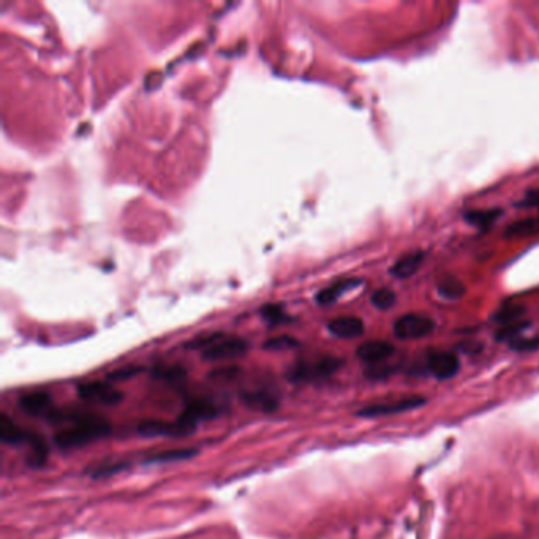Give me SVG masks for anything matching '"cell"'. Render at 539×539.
Instances as JSON below:
<instances>
[{
	"label": "cell",
	"mask_w": 539,
	"mask_h": 539,
	"mask_svg": "<svg viewBox=\"0 0 539 539\" xmlns=\"http://www.w3.org/2000/svg\"><path fill=\"white\" fill-rule=\"evenodd\" d=\"M64 421H70L73 426L56 433L54 442L62 449L86 446V444L108 435L111 431L106 421L93 415L70 413L64 415Z\"/></svg>",
	"instance_id": "cell-1"
},
{
	"label": "cell",
	"mask_w": 539,
	"mask_h": 539,
	"mask_svg": "<svg viewBox=\"0 0 539 539\" xmlns=\"http://www.w3.org/2000/svg\"><path fill=\"white\" fill-rule=\"evenodd\" d=\"M196 431V424L179 416L176 421H144L138 426V433L146 438L171 437L184 438Z\"/></svg>",
	"instance_id": "cell-2"
},
{
	"label": "cell",
	"mask_w": 539,
	"mask_h": 539,
	"mask_svg": "<svg viewBox=\"0 0 539 539\" xmlns=\"http://www.w3.org/2000/svg\"><path fill=\"white\" fill-rule=\"evenodd\" d=\"M342 366L343 361L337 359V357H323V359L313 362H299L290 372L288 378L293 379V381H316V379L332 375Z\"/></svg>",
	"instance_id": "cell-3"
},
{
	"label": "cell",
	"mask_w": 539,
	"mask_h": 539,
	"mask_svg": "<svg viewBox=\"0 0 539 539\" xmlns=\"http://www.w3.org/2000/svg\"><path fill=\"white\" fill-rule=\"evenodd\" d=\"M435 323L427 315H417V313H408L399 318L394 324V334L400 340H416L427 337L433 332Z\"/></svg>",
	"instance_id": "cell-4"
},
{
	"label": "cell",
	"mask_w": 539,
	"mask_h": 539,
	"mask_svg": "<svg viewBox=\"0 0 539 539\" xmlns=\"http://www.w3.org/2000/svg\"><path fill=\"white\" fill-rule=\"evenodd\" d=\"M426 404V399L421 395H410V397H401L397 400L379 401V404L367 405L357 411V416L362 417H378L395 413H405V411L416 410Z\"/></svg>",
	"instance_id": "cell-5"
},
{
	"label": "cell",
	"mask_w": 539,
	"mask_h": 539,
	"mask_svg": "<svg viewBox=\"0 0 539 539\" xmlns=\"http://www.w3.org/2000/svg\"><path fill=\"white\" fill-rule=\"evenodd\" d=\"M249 343L240 337H225L222 335L216 343L202 351V357L207 361H225L234 359L247 353Z\"/></svg>",
	"instance_id": "cell-6"
},
{
	"label": "cell",
	"mask_w": 539,
	"mask_h": 539,
	"mask_svg": "<svg viewBox=\"0 0 539 539\" xmlns=\"http://www.w3.org/2000/svg\"><path fill=\"white\" fill-rule=\"evenodd\" d=\"M78 394L81 399L92 401V404L109 405V406L117 405L124 400V394L120 393L119 389H115L114 386H111V384L102 383V381L81 384L78 388Z\"/></svg>",
	"instance_id": "cell-7"
},
{
	"label": "cell",
	"mask_w": 539,
	"mask_h": 539,
	"mask_svg": "<svg viewBox=\"0 0 539 539\" xmlns=\"http://www.w3.org/2000/svg\"><path fill=\"white\" fill-rule=\"evenodd\" d=\"M427 367L431 373L438 379H449L455 377L460 368L459 357L449 351H435L428 356Z\"/></svg>",
	"instance_id": "cell-8"
},
{
	"label": "cell",
	"mask_w": 539,
	"mask_h": 539,
	"mask_svg": "<svg viewBox=\"0 0 539 539\" xmlns=\"http://www.w3.org/2000/svg\"><path fill=\"white\" fill-rule=\"evenodd\" d=\"M394 351L395 348L393 343L384 342V340H370V342L362 343L359 348H357L356 354L362 362L378 366L381 364L383 361L389 359V357L394 354Z\"/></svg>",
	"instance_id": "cell-9"
},
{
	"label": "cell",
	"mask_w": 539,
	"mask_h": 539,
	"mask_svg": "<svg viewBox=\"0 0 539 539\" xmlns=\"http://www.w3.org/2000/svg\"><path fill=\"white\" fill-rule=\"evenodd\" d=\"M19 406L24 413L30 416H49L53 413V400L51 395L46 393H30L26 394L19 400Z\"/></svg>",
	"instance_id": "cell-10"
},
{
	"label": "cell",
	"mask_w": 539,
	"mask_h": 539,
	"mask_svg": "<svg viewBox=\"0 0 539 539\" xmlns=\"http://www.w3.org/2000/svg\"><path fill=\"white\" fill-rule=\"evenodd\" d=\"M329 332L339 339H356L364 334V321L357 316H340L328 324Z\"/></svg>",
	"instance_id": "cell-11"
},
{
	"label": "cell",
	"mask_w": 539,
	"mask_h": 539,
	"mask_svg": "<svg viewBox=\"0 0 539 539\" xmlns=\"http://www.w3.org/2000/svg\"><path fill=\"white\" fill-rule=\"evenodd\" d=\"M218 415H220V408L216 404H212V401L205 399H193L187 404V406L184 408V413L180 416L196 424L198 421L214 419V417Z\"/></svg>",
	"instance_id": "cell-12"
},
{
	"label": "cell",
	"mask_w": 539,
	"mask_h": 539,
	"mask_svg": "<svg viewBox=\"0 0 539 539\" xmlns=\"http://www.w3.org/2000/svg\"><path fill=\"white\" fill-rule=\"evenodd\" d=\"M242 400L252 410L263 411V413H272L278 408V397L269 390H250L242 393Z\"/></svg>",
	"instance_id": "cell-13"
},
{
	"label": "cell",
	"mask_w": 539,
	"mask_h": 539,
	"mask_svg": "<svg viewBox=\"0 0 539 539\" xmlns=\"http://www.w3.org/2000/svg\"><path fill=\"white\" fill-rule=\"evenodd\" d=\"M362 283L361 278H346V280H340V282L332 283L331 287L321 290L320 293L316 294V302L320 305H331L335 301L346 293V291L353 290L356 287H359Z\"/></svg>",
	"instance_id": "cell-14"
},
{
	"label": "cell",
	"mask_w": 539,
	"mask_h": 539,
	"mask_svg": "<svg viewBox=\"0 0 539 539\" xmlns=\"http://www.w3.org/2000/svg\"><path fill=\"white\" fill-rule=\"evenodd\" d=\"M424 252H413L408 253V255L401 256L399 261H395V264L390 269V274L397 278H408L419 271L422 261H424Z\"/></svg>",
	"instance_id": "cell-15"
},
{
	"label": "cell",
	"mask_w": 539,
	"mask_h": 539,
	"mask_svg": "<svg viewBox=\"0 0 539 539\" xmlns=\"http://www.w3.org/2000/svg\"><path fill=\"white\" fill-rule=\"evenodd\" d=\"M0 439L7 444H19L30 438L13 419H10L7 415H2L0 416Z\"/></svg>",
	"instance_id": "cell-16"
},
{
	"label": "cell",
	"mask_w": 539,
	"mask_h": 539,
	"mask_svg": "<svg viewBox=\"0 0 539 539\" xmlns=\"http://www.w3.org/2000/svg\"><path fill=\"white\" fill-rule=\"evenodd\" d=\"M539 233V217L522 218L511 223L504 231L506 238H524V236H533Z\"/></svg>",
	"instance_id": "cell-17"
},
{
	"label": "cell",
	"mask_w": 539,
	"mask_h": 539,
	"mask_svg": "<svg viewBox=\"0 0 539 539\" xmlns=\"http://www.w3.org/2000/svg\"><path fill=\"white\" fill-rule=\"evenodd\" d=\"M502 216L500 209H480V211H469L465 214V220L473 227L486 229L492 223L497 222V218Z\"/></svg>",
	"instance_id": "cell-18"
},
{
	"label": "cell",
	"mask_w": 539,
	"mask_h": 539,
	"mask_svg": "<svg viewBox=\"0 0 539 539\" xmlns=\"http://www.w3.org/2000/svg\"><path fill=\"white\" fill-rule=\"evenodd\" d=\"M198 454L196 449L189 448H178V449H168L162 451V453L152 454L146 459L149 464H163V462H178V460H187L195 457Z\"/></svg>",
	"instance_id": "cell-19"
},
{
	"label": "cell",
	"mask_w": 539,
	"mask_h": 539,
	"mask_svg": "<svg viewBox=\"0 0 539 539\" xmlns=\"http://www.w3.org/2000/svg\"><path fill=\"white\" fill-rule=\"evenodd\" d=\"M438 293L446 299H460L465 294V285L454 277H448L438 283Z\"/></svg>",
	"instance_id": "cell-20"
},
{
	"label": "cell",
	"mask_w": 539,
	"mask_h": 539,
	"mask_svg": "<svg viewBox=\"0 0 539 539\" xmlns=\"http://www.w3.org/2000/svg\"><path fill=\"white\" fill-rule=\"evenodd\" d=\"M261 316L264 321H267L272 326L276 324H283V323H290L293 318H291L287 312L283 310L282 305L278 304H269L261 309Z\"/></svg>",
	"instance_id": "cell-21"
},
{
	"label": "cell",
	"mask_w": 539,
	"mask_h": 539,
	"mask_svg": "<svg viewBox=\"0 0 539 539\" xmlns=\"http://www.w3.org/2000/svg\"><path fill=\"white\" fill-rule=\"evenodd\" d=\"M152 375L163 379V381H182V379L187 377V370L180 366H160L155 367L152 370Z\"/></svg>",
	"instance_id": "cell-22"
},
{
	"label": "cell",
	"mask_w": 539,
	"mask_h": 539,
	"mask_svg": "<svg viewBox=\"0 0 539 539\" xmlns=\"http://www.w3.org/2000/svg\"><path fill=\"white\" fill-rule=\"evenodd\" d=\"M527 312V309L524 305H519V304H508L500 309L497 313H495L493 320L498 321V323H503V324H509V323H516V321H520V316L524 315V313Z\"/></svg>",
	"instance_id": "cell-23"
},
{
	"label": "cell",
	"mask_w": 539,
	"mask_h": 539,
	"mask_svg": "<svg viewBox=\"0 0 539 539\" xmlns=\"http://www.w3.org/2000/svg\"><path fill=\"white\" fill-rule=\"evenodd\" d=\"M299 345L298 340L291 335H277V337L267 339L266 342L263 343V348L267 351H283V350H291L296 348Z\"/></svg>",
	"instance_id": "cell-24"
},
{
	"label": "cell",
	"mask_w": 539,
	"mask_h": 539,
	"mask_svg": "<svg viewBox=\"0 0 539 539\" xmlns=\"http://www.w3.org/2000/svg\"><path fill=\"white\" fill-rule=\"evenodd\" d=\"M528 326H530V323L528 321H516V323L504 324L502 329H498V332L495 337H497V340H508V342H513V340L519 339V334L522 331H525Z\"/></svg>",
	"instance_id": "cell-25"
},
{
	"label": "cell",
	"mask_w": 539,
	"mask_h": 539,
	"mask_svg": "<svg viewBox=\"0 0 539 539\" xmlns=\"http://www.w3.org/2000/svg\"><path fill=\"white\" fill-rule=\"evenodd\" d=\"M372 304L375 305L377 309H379V310L393 309L394 304H395L394 291H390L388 288H379L372 296Z\"/></svg>",
	"instance_id": "cell-26"
},
{
	"label": "cell",
	"mask_w": 539,
	"mask_h": 539,
	"mask_svg": "<svg viewBox=\"0 0 539 539\" xmlns=\"http://www.w3.org/2000/svg\"><path fill=\"white\" fill-rule=\"evenodd\" d=\"M511 348L516 351H533L539 348V335L536 337H519L511 342Z\"/></svg>",
	"instance_id": "cell-27"
},
{
	"label": "cell",
	"mask_w": 539,
	"mask_h": 539,
	"mask_svg": "<svg viewBox=\"0 0 539 539\" xmlns=\"http://www.w3.org/2000/svg\"><path fill=\"white\" fill-rule=\"evenodd\" d=\"M125 469H126V464H124V462H114V464L97 466V469L92 471V476L93 477H106V476H111V475H114V473L125 470Z\"/></svg>",
	"instance_id": "cell-28"
},
{
	"label": "cell",
	"mask_w": 539,
	"mask_h": 539,
	"mask_svg": "<svg viewBox=\"0 0 539 539\" xmlns=\"http://www.w3.org/2000/svg\"><path fill=\"white\" fill-rule=\"evenodd\" d=\"M140 372H142V367H122L119 370L108 373V379L109 381H124V379L138 375Z\"/></svg>",
	"instance_id": "cell-29"
},
{
	"label": "cell",
	"mask_w": 539,
	"mask_h": 539,
	"mask_svg": "<svg viewBox=\"0 0 539 539\" xmlns=\"http://www.w3.org/2000/svg\"><path fill=\"white\" fill-rule=\"evenodd\" d=\"M236 373H238V368H236V367H228V368H220V370L212 372V377H216V378H220V377L233 378Z\"/></svg>",
	"instance_id": "cell-30"
},
{
	"label": "cell",
	"mask_w": 539,
	"mask_h": 539,
	"mask_svg": "<svg viewBox=\"0 0 539 539\" xmlns=\"http://www.w3.org/2000/svg\"><path fill=\"white\" fill-rule=\"evenodd\" d=\"M524 206H538L539 207V189L531 190L530 193H528L527 200L524 201Z\"/></svg>",
	"instance_id": "cell-31"
}]
</instances>
